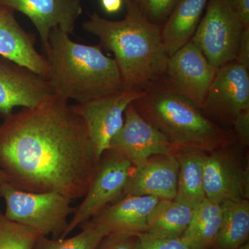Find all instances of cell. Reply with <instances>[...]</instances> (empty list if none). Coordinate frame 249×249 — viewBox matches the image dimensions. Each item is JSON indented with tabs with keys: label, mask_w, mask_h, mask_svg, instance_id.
I'll return each instance as SVG.
<instances>
[{
	"label": "cell",
	"mask_w": 249,
	"mask_h": 249,
	"mask_svg": "<svg viewBox=\"0 0 249 249\" xmlns=\"http://www.w3.org/2000/svg\"><path fill=\"white\" fill-rule=\"evenodd\" d=\"M97 163L84 121L55 93L0 125V170L18 189L77 200L86 195Z\"/></svg>",
	"instance_id": "cell-1"
},
{
	"label": "cell",
	"mask_w": 249,
	"mask_h": 249,
	"mask_svg": "<svg viewBox=\"0 0 249 249\" xmlns=\"http://www.w3.org/2000/svg\"><path fill=\"white\" fill-rule=\"evenodd\" d=\"M124 4V19L109 20L95 13L82 27L98 37L102 49L114 54L124 86L144 91L164 78L169 56L161 26L149 20L130 0Z\"/></svg>",
	"instance_id": "cell-2"
},
{
	"label": "cell",
	"mask_w": 249,
	"mask_h": 249,
	"mask_svg": "<svg viewBox=\"0 0 249 249\" xmlns=\"http://www.w3.org/2000/svg\"><path fill=\"white\" fill-rule=\"evenodd\" d=\"M43 55L52 91L68 101L89 102L124 88L115 60L105 55L101 45L74 42L60 28L50 31Z\"/></svg>",
	"instance_id": "cell-3"
},
{
	"label": "cell",
	"mask_w": 249,
	"mask_h": 249,
	"mask_svg": "<svg viewBox=\"0 0 249 249\" xmlns=\"http://www.w3.org/2000/svg\"><path fill=\"white\" fill-rule=\"evenodd\" d=\"M137 110L178 151L211 153L237 142L232 129L219 125L163 78L134 101Z\"/></svg>",
	"instance_id": "cell-4"
},
{
	"label": "cell",
	"mask_w": 249,
	"mask_h": 249,
	"mask_svg": "<svg viewBox=\"0 0 249 249\" xmlns=\"http://www.w3.org/2000/svg\"><path fill=\"white\" fill-rule=\"evenodd\" d=\"M0 197L6 202L4 215L12 222L34 229L41 235L61 237L74 213L71 200L55 192L33 193L18 189L8 182L0 183Z\"/></svg>",
	"instance_id": "cell-5"
},
{
	"label": "cell",
	"mask_w": 249,
	"mask_h": 249,
	"mask_svg": "<svg viewBox=\"0 0 249 249\" xmlns=\"http://www.w3.org/2000/svg\"><path fill=\"white\" fill-rule=\"evenodd\" d=\"M206 5V13L191 40L218 69L235 61L246 27L229 0H209Z\"/></svg>",
	"instance_id": "cell-6"
},
{
	"label": "cell",
	"mask_w": 249,
	"mask_h": 249,
	"mask_svg": "<svg viewBox=\"0 0 249 249\" xmlns=\"http://www.w3.org/2000/svg\"><path fill=\"white\" fill-rule=\"evenodd\" d=\"M134 166L124 156L106 150L96 165L89 189L83 200L75 209L66 230L65 238L77 227L89 221L105 207L124 196V188Z\"/></svg>",
	"instance_id": "cell-7"
},
{
	"label": "cell",
	"mask_w": 249,
	"mask_h": 249,
	"mask_svg": "<svg viewBox=\"0 0 249 249\" xmlns=\"http://www.w3.org/2000/svg\"><path fill=\"white\" fill-rule=\"evenodd\" d=\"M143 93V90L124 87L109 96L71 106L84 121L96 161L109 148L111 140L122 127L126 109Z\"/></svg>",
	"instance_id": "cell-8"
},
{
	"label": "cell",
	"mask_w": 249,
	"mask_h": 249,
	"mask_svg": "<svg viewBox=\"0 0 249 249\" xmlns=\"http://www.w3.org/2000/svg\"><path fill=\"white\" fill-rule=\"evenodd\" d=\"M243 147L235 142L206 154L204 163L206 197L218 203L249 199V170L242 157Z\"/></svg>",
	"instance_id": "cell-9"
},
{
	"label": "cell",
	"mask_w": 249,
	"mask_h": 249,
	"mask_svg": "<svg viewBox=\"0 0 249 249\" xmlns=\"http://www.w3.org/2000/svg\"><path fill=\"white\" fill-rule=\"evenodd\" d=\"M200 109L211 120L231 124L249 110V69L237 61L218 68Z\"/></svg>",
	"instance_id": "cell-10"
},
{
	"label": "cell",
	"mask_w": 249,
	"mask_h": 249,
	"mask_svg": "<svg viewBox=\"0 0 249 249\" xmlns=\"http://www.w3.org/2000/svg\"><path fill=\"white\" fill-rule=\"evenodd\" d=\"M217 70L190 40L168 58L164 79L175 91L200 109Z\"/></svg>",
	"instance_id": "cell-11"
},
{
	"label": "cell",
	"mask_w": 249,
	"mask_h": 249,
	"mask_svg": "<svg viewBox=\"0 0 249 249\" xmlns=\"http://www.w3.org/2000/svg\"><path fill=\"white\" fill-rule=\"evenodd\" d=\"M109 149L124 156L133 166L153 156L177 152L164 134L139 114L133 103L124 111V124Z\"/></svg>",
	"instance_id": "cell-12"
},
{
	"label": "cell",
	"mask_w": 249,
	"mask_h": 249,
	"mask_svg": "<svg viewBox=\"0 0 249 249\" xmlns=\"http://www.w3.org/2000/svg\"><path fill=\"white\" fill-rule=\"evenodd\" d=\"M51 93L48 80L0 56V116L4 119L16 107H36Z\"/></svg>",
	"instance_id": "cell-13"
},
{
	"label": "cell",
	"mask_w": 249,
	"mask_h": 249,
	"mask_svg": "<svg viewBox=\"0 0 249 249\" xmlns=\"http://www.w3.org/2000/svg\"><path fill=\"white\" fill-rule=\"evenodd\" d=\"M0 6L19 11L31 19L40 36L42 52L52 29L59 27L68 35L73 34L83 12L81 0H0Z\"/></svg>",
	"instance_id": "cell-14"
},
{
	"label": "cell",
	"mask_w": 249,
	"mask_h": 249,
	"mask_svg": "<svg viewBox=\"0 0 249 249\" xmlns=\"http://www.w3.org/2000/svg\"><path fill=\"white\" fill-rule=\"evenodd\" d=\"M178 163L175 155L153 156L131 172L124 188L127 195L175 199L178 192Z\"/></svg>",
	"instance_id": "cell-15"
},
{
	"label": "cell",
	"mask_w": 249,
	"mask_h": 249,
	"mask_svg": "<svg viewBox=\"0 0 249 249\" xmlns=\"http://www.w3.org/2000/svg\"><path fill=\"white\" fill-rule=\"evenodd\" d=\"M36 36L18 22L14 10L0 6V56L29 69L48 79L49 67L43 54L36 48Z\"/></svg>",
	"instance_id": "cell-16"
},
{
	"label": "cell",
	"mask_w": 249,
	"mask_h": 249,
	"mask_svg": "<svg viewBox=\"0 0 249 249\" xmlns=\"http://www.w3.org/2000/svg\"><path fill=\"white\" fill-rule=\"evenodd\" d=\"M160 200L156 196L127 195L108 205L86 222L99 228L106 236L145 232L149 215Z\"/></svg>",
	"instance_id": "cell-17"
},
{
	"label": "cell",
	"mask_w": 249,
	"mask_h": 249,
	"mask_svg": "<svg viewBox=\"0 0 249 249\" xmlns=\"http://www.w3.org/2000/svg\"><path fill=\"white\" fill-rule=\"evenodd\" d=\"M208 1L178 0L161 26L162 40L168 56L191 40Z\"/></svg>",
	"instance_id": "cell-18"
},
{
	"label": "cell",
	"mask_w": 249,
	"mask_h": 249,
	"mask_svg": "<svg viewBox=\"0 0 249 249\" xmlns=\"http://www.w3.org/2000/svg\"><path fill=\"white\" fill-rule=\"evenodd\" d=\"M222 217L220 203L206 198L195 208L189 225L180 238L192 249H212Z\"/></svg>",
	"instance_id": "cell-19"
},
{
	"label": "cell",
	"mask_w": 249,
	"mask_h": 249,
	"mask_svg": "<svg viewBox=\"0 0 249 249\" xmlns=\"http://www.w3.org/2000/svg\"><path fill=\"white\" fill-rule=\"evenodd\" d=\"M206 153L178 151L175 154L178 163V192L175 200L193 208L206 199L204 186V163Z\"/></svg>",
	"instance_id": "cell-20"
},
{
	"label": "cell",
	"mask_w": 249,
	"mask_h": 249,
	"mask_svg": "<svg viewBox=\"0 0 249 249\" xmlns=\"http://www.w3.org/2000/svg\"><path fill=\"white\" fill-rule=\"evenodd\" d=\"M193 211L194 208L175 199H160L149 215L145 232L181 237L189 225Z\"/></svg>",
	"instance_id": "cell-21"
},
{
	"label": "cell",
	"mask_w": 249,
	"mask_h": 249,
	"mask_svg": "<svg viewBox=\"0 0 249 249\" xmlns=\"http://www.w3.org/2000/svg\"><path fill=\"white\" fill-rule=\"evenodd\" d=\"M223 217L212 249H237L248 242L249 200L221 203Z\"/></svg>",
	"instance_id": "cell-22"
},
{
	"label": "cell",
	"mask_w": 249,
	"mask_h": 249,
	"mask_svg": "<svg viewBox=\"0 0 249 249\" xmlns=\"http://www.w3.org/2000/svg\"><path fill=\"white\" fill-rule=\"evenodd\" d=\"M81 226L83 231L69 238L49 239L47 236L40 235L33 249H97L106 233L88 222Z\"/></svg>",
	"instance_id": "cell-23"
},
{
	"label": "cell",
	"mask_w": 249,
	"mask_h": 249,
	"mask_svg": "<svg viewBox=\"0 0 249 249\" xmlns=\"http://www.w3.org/2000/svg\"><path fill=\"white\" fill-rule=\"evenodd\" d=\"M40 235L31 228L6 219L0 210V249H33Z\"/></svg>",
	"instance_id": "cell-24"
},
{
	"label": "cell",
	"mask_w": 249,
	"mask_h": 249,
	"mask_svg": "<svg viewBox=\"0 0 249 249\" xmlns=\"http://www.w3.org/2000/svg\"><path fill=\"white\" fill-rule=\"evenodd\" d=\"M152 22L162 26L178 0H130Z\"/></svg>",
	"instance_id": "cell-25"
},
{
	"label": "cell",
	"mask_w": 249,
	"mask_h": 249,
	"mask_svg": "<svg viewBox=\"0 0 249 249\" xmlns=\"http://www.w3.org/2000/svg\"><path fill=\"white\" fill-rule=\"evenodd\" d=\"M142 249H192L180 237H166L148 232L137 233Z\"/></svg>",
	"instance_id": "cell-26"
},
{
	"label": "cell",
	"mask_w": 249,
	"mask_h": 249,
	"mask_svg": "<svg viewBox=\"0 0 249 249\" xmlns=\"http://www.w3.org/2000/svg\"><path fill=\"white\" fill-rule=\"evenodd\" d=\"M97 249H142L137 234L129 232L106 236Z\"/></svg>",
	"instance_id": "cell-27"
},
{
	"label": "cell",
	"mask_w": 249,
	"mask_h": 249,
	"mask_svg": "<svg viewBox=\"0 0 249 249\" xmlns=\"http://www.w3.org/2000/svg\"><path fill=\"white\" fill-rule=\"evenodd\" d=\"M234 134L237 142L243 147L249 144V110L243 111L232 121Z\"/></svg>",
	"instance_id": "cell-28"
},
{
	"label": "cell",
	"mask_w": 249,
	"mask_h": 249,
	"mask_svg": "<svg viewBox=\"0 0 249 249\" xmlns=\"http://www.w3.org/2000/svg\"><path fill=\"white\" fill-rule=\"evenodd\" d=\"M235 61L249 69V27L242 31Z\"/></svg>",
	"instance_id": "cell-29"
},
{
	"label": "cell",
	"mask_w": 249,
	"mask_h": 249,
	"mask_svg": "<svg viewBox=\"0 0 249 249\" xmlns=\"http://www.w3.org/2000/svg\"><path fill=\"white\" fill-rule=\"evenodd\" d=\"M237 11L244 26L249 27V0H229Z\"/></svg>",
	"instance_id": "cell-30"
},
{
	"label": "cell",
	"mask_w": 249,
	"mask_h": 249,
	"mask_svg": "<svg viewBox=\"0 0 249 249\" xmlns=\"http://www.w3.org/2000/svg\"><path fill=\"white\" fill-rule=\"evenodd\" d=\"M124 4V0H101L103 9L109 14L119 12L122 9Z\"/></svg>",
	"instance_id": "cell-31"
},
{
	"label": "cell",
	"mask_w": 249,
	"mask_h": 249,
	"mask_svg": "<svg viewBox=\"0 0 249 249\" xmlns=\"http://www.w3.org/2000/svg\"><path fill=\"white\" fill-rule=\"evenodd\" d=\"M3 182H7V181H6L4 173L1 172V170H0V183Z\"/></svg>",
	"instance_id": "cell-32"
},
{
	"label": "cell",
	"mask_w": 249,
	"mask_h": 249,
	"mask_svg": "<svg viewBox=\"0 0 249 249\" xmlns=\"http://www.w3.org/2000/svg\"><path fill=\"white\" fill-rule=\"evenodd\" d=\"M237 249H249V242H247V243L245 244V245H242V247H240V248Z\"/></svg>",
	"instance_id": "cell-33"
}]
</instances>
